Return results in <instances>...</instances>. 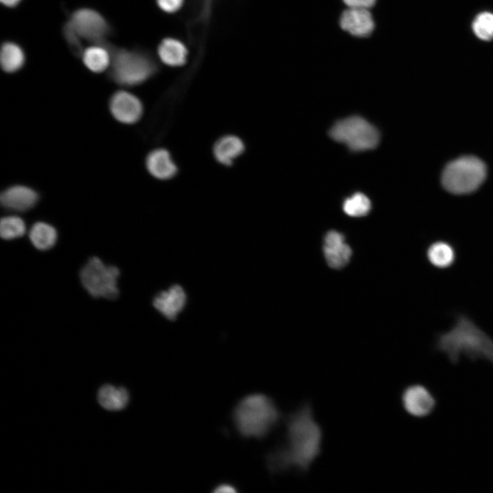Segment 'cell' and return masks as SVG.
Wrapping results in <instances>:
<instances>
[{
	"label": "cell",
	"instance_id": "2",
	"mask_svg": "<svg viewBox=\"0 0 493 493\" xmlns=\"http://www.w3.org/2000/svg\"><path fill=\"white\" fill-rule=\"evenodd\" d=\"M455 322L447 331L436 335L434 350L444 353L456 365L462 356L474 362L484 360L493 365V338L467 314H455Z\"/></svg>",
	"mask_w": 493,
	"mask_h": 493
},
{
	"label": "cell",
	"instance_id": "5",
	"mask_svg": "<svg viewBox=\"0 0 493 493\" xmlns=\"http://www.w3.org/2000/svg\"><path fill=\"white\" fill-rule=\"evenodd\" d=\"M111 77L123 86H136L147 81L157 70L153 59L145 53L121 49L111 59Z\"/></svg>",
	"mask_w": 493,
	"mask_h": 493
},
{
	"label": "cell",
	"instance_id": "21",
	"mask_svg": "<svg viewBox=\"0 0 493 493\" xmlns=\"http://www.w3.org/2000/svg\"><path fill=\"white\" fill-rule=\"evenodd\" d=\"M215 0H194L193 11L190 20L191 36L203 30L209 21Z\"/></svg>",
	"mask_w": 493,
	"mask_h": 493
},
{
	"label": "cell",
	"instance_id": "16",
	"mask_svg": "<svg viewBox=\"0 0 493 493\" xmlns=\"http://www.w3.org/2000/svg\"><path fill=\"white\" fill-rule=\"evenodd\" d=\"M244 150L242 140L232 135L219 138L214 145V155L221 164L230 166Z\"/></svg>",
	"mask_w": 493,
	"mask_h": 493
},
{
	"label": "cell",
	"instance_id": "22",
	"mask_svg": "<svg viewBox=\"0 0 493 493\" xmlns=\"http://www.w3.org/2000/svg\"><path fill=\"white\" fill-rule=\"evenodd\" d=\"M25 61L21 48L12 42L4 43L1 50V64L5 72L12 73L19 70Z\"/></svg>",
	"mask_w": 493,
	"mask_h": 493
},
{
	"label": "cell",
	"instance_id": "31",
	"mask_svg": "<svg viewBox=\"0 0 493 493\" xmlns=\"http://www.w3.org/2000/svg\"><path fill=\"white\" fill-rule=\"evenodd\" d=\"M21 0H1V3L6 6L14 7Z\"/></svg>",
	"mask_w": 493,
	"mask_h": 493
},
{
	"label": "cell",
	"instance_id": "27",
	"mask_svg": "<svg viewBox=\"0 0 493 493\" xmlns=\"http://www.w3.org/2000/svg\"><path fill=\"white\" fill-rule=\"evenodd\" d=\"M64 34L67 42L71 45L73 51L77 55L81 53V45L80 42L81 38L69 21L64 27Z\"/></svg>",
	"mask_w": 493,
	"mask_h": 493
},
{
	"label": "cell",
	"instance_id": "4",
	"mask_svg": "<svg viewBox=\"0 0 493 493\" xmlns=\"http://www.w3.org/2000/svg\"><path fill=\"white\" fill-rule=\"evenodd\" d=\"M488 166L480 157L463 155L444 164L440 175L444 190L454 196H466L477 192L486 181Z\"/></svg>",
	"mask_w": 493,
	"mask_h": 493
},
{
	"label": "cell",
	"instance_id": "28",
	"mask_svg": "<svg viewBox=\"0 0 493 493\" xmlns=\"http://www.w3.org/2000/svg\"><path fill=\"white\" fill-rule=\"evenodd\" d=\"M158 7L169 14L179 11L184 5V0H156Z\"/></svg>",
	"mask_w": 493,
	"mask_h": 493
},
{
	"label": "cell",
	"instance_id": "12",
	"mask_svg": "<svg viewBox=\"0 0 493 493\" xmlns=\"http://www.w3.org/2000/svg\"><path fill=\"white\" fill-rule=\"evenodd\" d=\"M323 251L328 265L336 269L344 267L352 255V250L345 242L344 236L335 230L329 231L325 235Z\"/></svg>",
	"mask_w": 493,
	"mask_h": 493
},
{
	"label": "cell",
	"instance_id": "26",
	"mask_svg": "<svg viewBox=\"0 0 493 493\" xmlns=\"http://www.w3.org/2000/svg\"><path fill=\"white\" fill-rule=\"evenodd\" d=\"M472 29L478 38L484 40L493 38V14L483 12L472 23Z\"/></svg>",
	"mask_w": 493,
	"mask_h": 493
},
{
	"label": "cell",
	"instance_id": "11",
	"mask_svg": "<svg viewBox=\"0 0 493 493\" xmlns=\"http://www.w3.org/2000/svg\"><path fill=\"white\" fill-rule=\"evenodd\" d=\"M187 296L184 289L174 284L159 292L153 299L154 307L167 320L174 321L184 309Z\"/></svg>",
	"mask_w": 493,
	"mask_h": 493
},
{
	"label": "cell",
	"instance_id": "30",
	"mask_svg": "<svg viewBox=\"0 0 493 493\" xmlns=\"http://www.w3.org/2000/svg\"><path fill=\"white\" fill-rule=\"evenodd\" d=\"M216 492H235L236 490L230 485L223 484L218 485L216 489Z\"/></svg>",
	"mask_w": 493,
	"mask_h": 493
},
{
	"label": "cell",
	"instance_id": "6",
	"mask_svg": "<svg viewBox=\"0 0 493 493\" xmlns=\"http://www.w3.org/2000/svg\"><path fill=\"white\" fill-rule=\"evenodd\" d=\"M329 134L333 140L346 144L353 151L375 149L380 138L377 129L359 116L338 121L330 129Z\"/></svg>",
	"mask_w": 493,
	"mask_h": 493
},
{
	"label": "cell",
	"instance_id": "1",
	"mask_svg": "<svg viewBox=\"0 0 493 493\" xmlns=\"http://www.w3.org/2000/svg\"><path fill=\"white\" fill-rule=\"evenodd\" d=\"M286 440L268 457L273 472L296 469L306 472L320 454L323 430L314 418L312 405L305 402L290 414L286 421Z\"/></svg>",
	"mask_w": 493,
	"mask_h": 493
},
{
	"label": "cell",
	"instance_id": "8",
	"mask_svg": "<svg viewBox=\"0 0 493 493\" xmlns=\"http://www.w3.org/2000/svg\"><path fill=\"white\" fill-rule=\"evenodd\" d=\"M401 403L410 416L423 418L429 416L437 407V399L426 385L414 383L407 386L401 394Z\"/></svg>",
	"mask_w": 493,
	"mask_h": 493
},
{
	"label": "cell",
	"instance_id": "9",
	"mask_svg": "<svg viewBox=\"0 0 493 493\" xmlns=\"http://www.w3.org/2000/svg\"><path fill=\"white\" fill-rule=\"evenodd\" d=\"M81 38L92 42H101L108 32L105 19L98 12L90 9L75 12L69 21Z\"/></svg>",
	"mask_w": 493,
	"mask_h": 493
},
{
	"label": "cell",
	"instance_id": "20",
	"mask_svg": "<svg viewBox=\"0 0 493 493\" xmlns=\"http://www.w3.org/2000/svg\"><path fill=\"white\" fill-rule=\"evenodd\" d=\"M32 244L38 249L45 251L51 249L57 240L55 229L44 222H38L33 225L29 233Z\"/></svg>",
	"mask_w": 493,
	"mask_h": 493
},
{
	"label": "cell",
	"instance_id": "15",
	"mask_svg": "<svg viewBox=\"0 0 493 493\" xmlns=\"http://www.w3.org/2000/svg\"><path fill=\"white\" fill-rule=\"evenodd\" d=\"M146 166L152 176L162 180L172 178L177 172L170 153L164 149H157L150 152L146 159Z\"/></svg>",
	"mask_w": 493,
	"mask_h": 493
},
{
	"label": "cell",
	"instance_id": "19",
	"mask_svg": "<svg viewBox=\"0 0 493 493\" xmlns=\"http://www.w3.org/2000/svg\"><path fill=\"white\" fill-rule=\"evenodd\" d=\"M99 404L105 409L119 411L127 405L129 396L127 390L122 387L116 388L105 384L100 388L97 394Z\"/></svg>",
	"mask_w": 493,
	"mask_h": 493
},
{
	"label": "cell",
	"instance_id": "23",
	"mask_svg": "<svg viewBox=\"0 0 493 493\" xmlns=\"http://www.w3.org/2000/svg\"><path fill=\"white\" fill-rule=\"evenodd\" d=\"M85 65L92 71L100 73L106 69L111 62V58L106 49L101 46L87 48L82 55Z\"/></svg>",
	"mask_w": 493,
	"mask_h": 493
},
{
	"label": "cell",
	"instance_id": "7",
	"mask_svg": "<svg viewBox=\"0 0 493 493\" xmlns=\"http://www.w3.org/2000/svg\"><path fill=\"white\" fill-rule=\"evenodd\" d=\"M116 266L105 265L99 258L91 257L81 268L79 277L87 292L93 297L115 299L118 296Z\"/></svg>",
	"mask_w": 493,
	"mask_h": 493
},
{
	"label": "cell",
	"instance_id": "18",
	"mask_svg": "<svg viewBox=\"0 0 493 493\" xmlns=\"http://www.w3.org/2000/svg\"><path fill=\"white\" fill-rule=\"evenodd\" d=\"M426 255L429 262L440 269L451 267L457 257L455 247L446 240H436L431 243L427 249Z\"/></svg>",
	"mask_w": 493,
	"mask_h": 493
},
{
	"label": "cell",
	"instance_id": "17",
	"mask_svg": "<svg viewBox=\"0 0 493 493\" xmlns=\"http://www.w3.org/2000/svg\"><path fill=\"white\" fill-rule=\"evenodd\" d=\"M158 55L161 61L170 66H181L187 60L188 51L181 40L166 38L162 40L158 47Z\"/></svg>",
	"mask_w": 493,
	"mask_h": 493
},
{
	"label": "cell",
	"instance_id": "29",
	"mask_svg": "<svg viewBox=\"0 0 493 493\" xmlns=\"http://www.w3.org/2000/svg\"><path fill=\"white\" fill-rule=\"evenodd\" d=\"M348 6L352 8L368 9L374 5L376 0H342Z\"/></svg>",
	"mask_w": 493,
	"mask_h": 493
},
{
	"label": "cell",
	"instance_id": "25",
	"mask_svg": "<svg viewBox=\"0 0 493 493\" xmlns=\"http://www.w3.org/2000/svg\"><path fill=\"white\" fill-rule=\"evenodd\" d=\"M26 231L23 220L16 216H9L1 218L0 234L5 240H12L23 236Z\"/></svg>",
	"mask_w": 493,
	"mask_h": 493
},
{
	"label": "cell",
	"instance_id": "13",
	"mask_svg": "<svg viewBox=\"0 0 493 493\" xmlns=\"http://www.w3.org/2000/svg\"><path fill=\"white\" fill-rule=\"evenodd\" d=\"M342 29L353 36L366 37L375 28V23L368 9L349 8L343 12L340 19Z\"/></svg>",
	"mask_w": 493,
	"mask_h": 493
},
{
	"label": "cell",
	"instance_id": "3",
	"mask_svg": "<svg viewBox=\"0 0 493 493\" xmlns=\"http://www.w3.org/2000/svg\"><path fill=\"white\" fill-rule=\"evenodd\" d=\"M281 414L274 401L265 394H253L236 406L233 418L238 431L245 437L262 438L277 425Z\"/></svg>",
	"mask_w": 493,
	"mask_h": 493
},
{
	"label": "cell",
	"instance_id": "24",
	"mask_svg": "<svg viewBox=\"0 0 493 493\" xmlns=\"http://www.w3.org/2000/svg\"><path fill=\"white\" fill-rule=\"evenodd\" d=\"M371 209L369 199L361 192H357L346 199L343 203L344 212L350 216L360 217L368 214Z\"/></svg>",
	"mask_w": 493,
	"mask_h": 493
},
{
	"label": "cell",
	"instance_id": "10",
	"mask_svg": "<svg viewBox=\"0 0 493 493\" xmlns=\"http://www.w3.org/2000/svg\"><path fill=\"white\" fill-rule=\"evenodd\" d=\"M110 110L114 118L125 124H133L140 120L143 112L140 100L125 90L116 92L110 100Z\"/></svg>",
	"mask_w": 493,
	"mask_h": 493
},
{
	"label": "cell",
	"instance_id": "14",
	"mask_svg": "<svg viewBox=\"0 0 493 493\" xmlns=\"http://www.w3.org/2000/svg\"><path fill=\"white\" fill-rule=\"evenodd\" d=\"M38 200L37 192L25 186H13L1 195L2 205L10 210L23 212L32 208Z\"/></svg>",
	"mask_w": 493,
	"mask_h": 493
}]
</instances>
